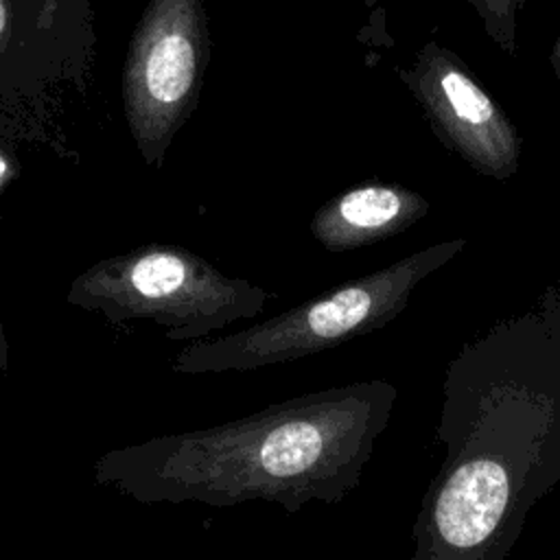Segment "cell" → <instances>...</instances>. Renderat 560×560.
Listing matches in <instances>:
<instances>
[{
  "instance_id": "7c38bea8",
  "label": "cell",
  "mask_w": 560,
  "mask_h": 560,
  "mask_svg": "<svg viewBox=\"0 0 560 560\" xmlns=\"http://www.w3.org/2000/svg\"><path fill=\"white\" fill-rule=\"evenodd\" d=\"M7 175H9V166H7V160L0 155V184L7 179Z\"/></svg>"
},
{
  "instance_id": "277c9868",
  "label": "cell",
  "mask_w": 560,
  "mask_h": 560,
  "mask_svg": "<svg viewBox=\"0 0 560 560\" xmlns=\"http://www.w3.org/2000/svg\"><path fill=\"white\" fill-rule=\"evenodd\" d=\"M269 293L230 278L203 256L175 245H144L103 258L79 273L68 304L109 324L151 322L168 341H199L234 322L260 315Z\"/></svg>"
},
{
  "instance_id": "ba28073f",
  "label": "cell",
  "mask_w": 560,
  "mask_h": 560,
  "mask_svg": "<svg viewBox=\"0 0 560 560\" xmlns=\"http://www.w3.org/2000/svg\"><path fill=\"white\" fill-rule=\"evenodd\" d=\"M481 18L486 33L508 55L516 50V13L525 0H466Z\"/></svg>"
},
{
  "instance_id": "6da1fadb",
  "label": "cell",
  "mask_w": 560,
  "mask_h": 560,
  "mask_svg": "<svg viewBox=\"0 0 560 560\" xmlns=\"http://www.w3.org/2000/svg\"><path fill=\"white\" fill-rule=\"evenodd\" d=\"M435 440L411 560H508L560 483V284L451 359Z\"/></svg>"
},
{
  "instance_id": "5b68a950",
  "label": "cell",
  "mask_w": 560,
  "mask_h": 560,
  "mask_svg": "<svg viewBox=\"0 0 560 560\" xmlns=\"http://www.w3.org/2000/svg\"><path fill=\"white\" fill-rule=\"evenodd\" d=\"M210 39L203 0H149L129 42L122 105L147 166L166 151L199 101Z\"/></svg>"
},
{
  "instance_id": "8fae6325",
  "label": "cell",
  "mask_w": 560,
  "mask_h": 560,
  "mask_svg": "<svg viewBox=\"0 0 560 560\" xmlns=\"http://www.w3.org/2000/svg\"><path fill=\"white\" fill-rule=\"evenodd\" d=\"M7 35V7H4V0H0V42L4 39Z\"/></svg>"
},
{
  "instance_id": "52a82bcc",
  "label": "cell",
  "mask_w": 560,
  "mask_h": 560,
  "mask_svg": "<svg viewBox=\"0 0 560 560\" xmlns=\"http://www.w3.org/2000/svg\"><path fill=\"white\" fill-rule=\"evenodd\" d=\"M427 212L429 201L409 188L365 184L324 203L311 221V234L324 249L339 254L400 234Z\"/></svg>"
},
{
  "instance_id": "3957f363",
  "label": "cell",
  "mask_w": 560,
  "mask_h": 560,
  "mask_svg": "<svg viewBox=\"0 0 560 560\" xmlns=\"http://www.w3.org/2000/svg\"><path fill=\"white\" fill-rule=\"evenodd\" d=\"M464 245L466 238L435 243L269 319L217 339L186 343L173 357L171 370L177 374L249 372L368 335L400 315L420 280L453 260Z\"/></svg>"
},
{
  "instance_id": "7a4b0ae2",
  "label": "cell",
  "mask_w": 560,
  "mask_h": 560,
  "mask_svg": "<svg viewBox=\"0 0 560 560\" xmlns=\"http://www.w3.org/2000/svg\"><path fill=\"white\" fill-rule=\"evenodd\" d=\"M398 389L359 381L308 392L214 427L103 453L94 481L138 503L236 508L267 501L295 514L341 503L389 424Z\"/></svg>"
},
{
  "instance_id": "8992f818",
  "label": "cell",
  "mask_w": 560,
  "mask_h": 560,
  "mask_svg": "<svg viewBox=\"0 0 560 560\" xmlns=\"http://www.w3.org/2000/svg\"><path fill=\"white\" fill-rule=\"evenodd\" d=\"M433 133L477 173L510 179L518 171L523 140L501 105L448 48L429 42L400 70Z\"/></svg>"
},
{
  "instance_id": "9c48e42d",
  "label": "cell",
  "mask_w": 560,
  "mask_h": 560,
  "mask_svg": "<svg viewBox=\"0 0 560 560\" xmlns=\"http://www.w3.org/2000/svg\"><path fill=\"white\" fill-rule=\"evenodd\" d=\"M9 372V339L4 332V326L0 322V376Z\"/></svg>"
},
{
  "instance_id": "30bf717a",
  "label": "cell",
  "mask_w": 560,
  "mask_h": 560,
  "mask_svg": "<svg viewBox=\"0 0 560 560\" xmlns=\"http://www.w3.org/2000/svg\"><path fill=\"white\" fill-rule=\"evenodd\" d=\"M551 68H553V72H556V79H558V83H560V35H558V39H556V44H553V50H551Z\"/></svg>"
}]
</instances>
